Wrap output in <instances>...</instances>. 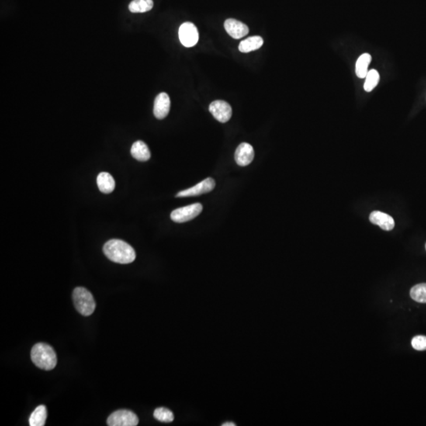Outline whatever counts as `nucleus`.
I'll return each mask as SVG.
<instances>
[{
  "mask_svg": "<svg viewBox=\"0 0 426 426\" xmlns=\"http://www.w3.org/2000/svg\"><path fill=\"white\" fill-rule=\"evenodd\" d=\"M31 359L38 368L43 370H52L57 364V357L53 347L43 343L33 346L31 351Z\"/></svg>",
  "mask_w": 426,
  "mask_h": 426,
  "instance_id": "obj_2",
  "label": "nucleus"
},
{
  "mask_svg": "<svg viewBox=\"0 0 426 426\" xmlns=\"http://www.w3.org/2000/svg\"><path fill=\"white\" fill-rule=\"evenodd\" d=\"M215 186H216V182L213 178H205L195 186L178 193L176 197L177 198H186V197L199 196V195L208 194V193L213 191Z\"/></svg>",
  "mask_w": 426,
  "mask_h": 426,
  "instance_id": "obj_7",
  "label": "nucleus"
},
{
  "mask_svg": "<svg viewBox=\"0 0 426 426\" xmlns=\"http://www.w3.org/2000/svg\"><path fill=\"white\" fill-rule=\"evenodd\" d=\"M107 422L110 426H136L138 424V417L130 410H119L112 413Z\"/></svg>",
  "mask_w": 426,
  "mask_h": 426,
  "instance_id": "obj_5",
  "label": "nucleus"
},
{
  "mask_svg": "<svg viewBox=\"0 0 426 426\" xmlns=\"http://www.w3.org/2000/svg\"><path fill=\"white\" fill-rule=\"evenodd\" d=\"M411 345L414 349L417 351H425L426 337L424 336H417L414 337L411 341Z\"/></svg>",
  "mask_w": 426,
  "mask_h": 426,
  "instance_id": "obj_22",
  "label": "nucleus"
},
{
  "mask_svg": "<svg viewBox=\"0 0 426 426\" xmlns=\"http://www.w3.org/2000/svg\"><path fill=\"white\" fill-rule=\"evenodd\" d=\"M254 158V150L253 146L248 143H242L237 148L234 154V159L238 165L245 167L249 165Z\"/></svg>",
  "mask_w": 426,
  "mask_h": 426,
  "instance_id": "obj_10",
  "label": "nucleus"
},
{
  "mask_svg": "<svg viewBox=\"0 0 426 426\" xmlns=\"http://www.w3.org/2000/svg\"><path fill=\"white\" fill-rule=\"evenodd\" d=\"M131 155L133 158L141 162L147 161L151 157L150 149L142 140H137L133 143L131 148Z\"/></svg>",
  "mask_w": 426,
  "mask_h": 426,
  "instance_id": "obj_13",
  "label": "nucleus"
},
{
  "mask_svg": "<svg viewBox=\"0 0 426 426\" xmlns=\"http://www.w3.org/2000/svg\"><path fill=\"white\" fill-rule=\"evenodd\" d=\"M202 204L195 203L187 205L185 207L179 208L173 211L171 214V219L175 223H185L191 221L202 212Z\"/></svg>",
  "mask_w": 426,
  "mask_h": 426,
  "instance_id": "obj_4",
  "label": "nucleus"
},
{
  "mask_svg": "<svg viewBox=\"0 0 426 426\" xmlns=\"http://www.w3.org/2000/svg\"><path fill=\"white\" fill-rule=\"evenodd\" d=\"M171 108V101L169 96L166 92H161L157 96L154 101L153 114L158 119H164L169 113Z\"/></svg>",
  "mask_w": 426,
  "mask_h": 426,
  "instance_id": "obj_9",
  "label": "nucleus"
},
{
  "mask_svg": "<svg viewBox=\"0 0 426 426\" xmlns=\"http://www.w3.org/2000/svg\"><path fill=\"white\" fill-rule=\"evenodd\" d=\"M47 408L43 405L37 406L29 417V425L43 426L44 425L47 419Z\"/></svg>",
  "mask_w": 426,
  "mask_h": 426,
  "instance_id": "obj_16",
  "label": "nucleus"
},
{
  "mask_svg": "<svg viewBox=\"0 0 426 426\" xmlns=\"http://www.w3.org/2000/svg\"><path fill=\"white\" fill-rule=\"evenodd\" d=\"M153 8V0H133L129 5V10L132 13L148 12Z\"/></svg>",
  "mask_w": 426,
  "mask_h": 426,
  "instance_id": "obj_18",
  "label": "nucleus"
},
{
  "mask_svg": "<svg viewBox=\"0 0 426 426\" xmlns=\"http://www.w3.org/2000/svg\"><path fill=\"white\" fill-rule=\"evenodd\" d=\"M154 417L161 422L169 423L174 421V414L171 410L164 407H160L155 410Z\"/></svg>",
  "mask_w": 426,
  "mask_h": 426,
  "instance_id": "obj_21",
  "label": "nucleus"
},
{
  "mask_svg": "<svg viewBox=\"0 0 426 426\" xmlns=\"http://www.w3.org/2000/svg\"><path fill=\"white\" fill-rule=\"evenodd\" d=\"M73 301L78 313L88 317L93 313L96 302L92 294L84 288H77L73 292Z\"/></svg>",
  "mask_w": 426,
  "mask_h": 426,
  "instance_id": "obj_3",
  "label": "nucleus"
},
{
  "mask_svg": "<svg viewBox=\"0 0 426 426\" xmlns=\"http://www.w3.org/2000/svg\"><path fill=\"white\" fill-rule=\"evenodd\" d=\"M369 220L371 223L377 225L385 230H392L395 227L393 218L379 211L372 212L369 216Z\"/></svg>",
  "mask_w": 426,
  "mask_h": 426,
  "instance_id": "obj_12",
  "label": "nucleus"
},
{
  "mask_svg": "<svg viewBox=\"0 0 426 426\" xmlns=\"http://www.w3.org/2000/svg\"><path fill=\"white\" fill-rule=\"evenodd\" d=\"M224 28L227 33L234 39H241L249 33L247 25L233 18L225 21Z\"/></svg>",
  "mask_w": 426,
  "mask_h": 426,
  "instance_id": "obj_11",
  "label": "nucleus"
},
{
  "mask_svg": "<svg viewBox=\"0 0 426 426\" xmlns=\"http://www.w3.org/2000/svg\"><path fill=\"white\" fill-rule=\"evenodd\" d=\"M223 426H235L236 424H234L233 422H227L224 423V424H222Z\"/></svg>",
  "mask_w": 426,
  "mask_h": 426,
  "instance_id": "obj_23",
  "label": "nucleus"
},
{
  "mask_svg": "<svg viewBox=\"0 0 426 426\" xmlns=\"http://www.w3.org/2000/svg\"><path fill=\"white\" fill-rule=\"evenodd\" d=\"M209 112L216 120L222 123L228 122L231 118L232 108L226 101H216L211 103Z\"/></svg>",
  "mask_w": 426,
  "mask_h": 426,
  "instance_id": "obj_8",
  "label": "nucleus"
},
{
  "mask_svg": "<svg viewBox=\"0 0 426 426\" xmlns=\"http://www.w3.org/2000/svg\"><path fill=\"white\" fill-rule=\"evenodd\" d=\"M410 297L417 302L426 303V283L417 284L410 290Z\"/></svg>",
  "mask_w": 426,
  "mask_h": 426,
  "instance_id": "obj_20",
  "label": "nucleus"
},
{
  "mask_svg": "<svg viewBox=\"0 0 426 426\" xmlns=\"http://www.w3.org/2000/svg\"><path fill=\"white\" fill-rule=\"evenodd\" d=\"M103 250L108 259L118 264H130L136 258L133 247L122 240H109L105 243Z\"/></svg>",
  "mask_w": 426,
  "mask_h": 426,
  "instance_id": "obj_1",
  "label": "nucleus"
},
{
  "mask_svg": "<svg viewBox=\"0 0 426 426\" xmlns=\"http://www.w3.org/2000/svg\"><path fill=\"white\" fill-rule=\"evenodd\" d=\"M371 61H372V56L369 53H364L358 58L357 60L355 72L359 78H365L366 77L367 74L369 72L368 67Z\"/></svg>",
  "mask_w": 426,
  "mask_h": 426,
  "instance_id": "obj_17",
  "label": "nucleus"
},
{
  "mask_svg": "<svg viewBox=\"0 0 426 426\" xmlns=\"http://www.w3.org/2000/svg\"><path fill=\"white\" fill-rule=\"evenodd\" d=\"M179 40L182 44L186 48L194 47L199 39V33L195 24L184 22L178 31Z\"/></svg>",
  "mask_w": 426,
  "mask_h": 426,
  "instance_id": "obj_6",
  "label": "nucleus"
},
{
  "mask_svg": "<svg viewBox=\"0 0 426 426\" xmlns=\"http://www.w3.org/2000/svg\"><path fill=\"white\" fill-rule=\"evenodd\" d=\"M97 181H98V188L104 194H111L115 190V180L109 173H100Z\"/></svg>",
  "mask_w": 426,
  "mask_h": 426,
  "instance_id": "obj_14",
  "label": "nucleus"
},
{
  "mask_svg": "<svg viewBox=\"0 0 426 426\" xmlns=\"http://www.w3.org/2000/svg\"><path fill=\"white\" fill-rule=\"evenodd\" d=\"M263 43H264V40L261 36H251L241 41L239 46V49L241 53H248L261 49Z\"/></svg>",
  "mask_w": 426,
  "mask_h": 426,
  "instance_id": "obj_15",
  "label": "nucleus"
},
{
  "mask_svg": "<svg viewBox=\"0 0 426 426\" xmlns=\"http://www.w3.org/2000/svg\"><path fill=\"white\" fill-rule=\"evenodd\" d=\"M425 249H426V244H425Z\"/></svg>",
  "mask_w": 426,
  "mask_h": 426,
  "instance_id": "obj_24",
  "label": "nucleus"
},
{
  "mask_svg": "<svg viewBox=\"0 0 426 426\" xmlns=\"http://www.w3.org/2000/svg\"><path fill=\"white\" fill-rule=\"evenodd\" d=\"M365 78V84H364V89L366 92H371L378 85V83H379L380 74L377 70H371L368 72Z\"/></svg>",
  "mask_w": 426,
  "mask_h": 426,
  "instance_id": "obj_19",
  "label": "nucleus"
}]
</instances>
